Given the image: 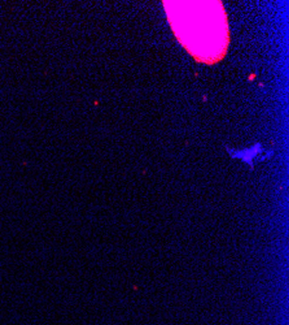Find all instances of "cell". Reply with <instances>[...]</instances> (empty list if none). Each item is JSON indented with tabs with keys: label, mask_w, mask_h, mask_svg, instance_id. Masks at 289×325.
Returning a JSON list of instances; mask_svg holds the SVG:
<instances>
[{
	"label": "cell",
	"mask_w": 289,
	"mask_h": 325,
	"mask_svg": "<svg viewBox=\"0 0 289 325\" xmlns=\"http://www.w3.org/2000/svg\"><path fill=\"white\" fill-rule=\"evenodd\" d=\"M179 42L202 62L221 60L228 46L227 17L221 1H163Z\"/></svg>",
	"instance_id": "6da1fadb"
}]
</instances>
